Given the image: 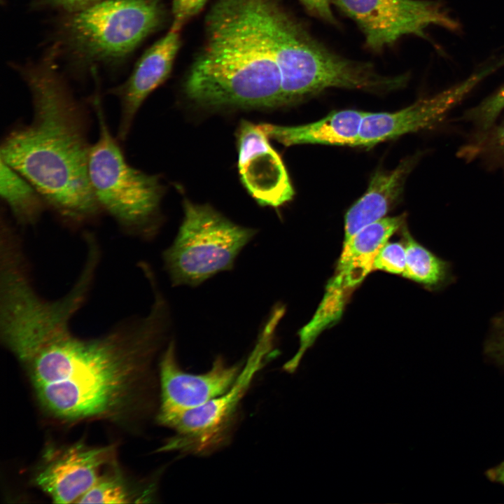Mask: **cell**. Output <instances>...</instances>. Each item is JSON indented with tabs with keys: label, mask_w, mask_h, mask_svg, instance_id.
Wrapping results in <instances>:
<instances>
[{
	"label": "cell",
	"mask_w": 504,
	"mask_h": 504,
	"mask_svg": "<svg viewBox=\"0 0 504 504\" xmlns=\"http://www.w3.org/2000/svg\"><path fill=\"white\" fill-rule=\"evenodd\" d=\"M90 262L56 300L41 296L32 274L19 270L0 282V340L27 375L46 416L62 424L123 423L147 404L155 359L168 340L169 303L158 284L146 315L119 322L101 335L71 328L97 275Z\"/></svg>",
	"instance_id": "6da1fadb"
},
{
	"label": "cell",
	"mask_w": 504,
	"mask_h": 504,
	"mask_svg": "<svg viewBox=\"0 0 504 504\" xmlns=\"http://www.w3.org/2000/svg\"><path fill=\"white\" fill-rule=\"evenodd\" d=\"M58 50L13 66L30 93L32 118L4 136L0 159L37 189L62 223L78 228L103 212L88 174L90 111L60 72Z\"/></svg>",
	"instance_id": "7a4b0ae2"
},
{
	"label": "cell",
	"mask_w": 504,
	"mask_h": 504,
	"mask_svg": "<svg viewBox=\"0 0 504 504\" xmlns=\"http://www.w3.org/2000/svg\"><path fill=\"white\" fill-rule=\"evenodd\" d=\"M184 90L207 106L285 104L282 77L262 22L260 0H216L204 21L201 50Z\"/></svg>",
	"instance_id": "3957f363"
},
{
	"label": "cell",
	"mask_w": 504,
	"mask_h": 504,
	"mask_svg": "<svg viewBox=\"0 0 504 504\" xmlns=\"http://www.w3.org/2000/svg\"><path fill=\"white\" fill-rule=\"evenodd\" d=\"M265 30L279 67L285 104L329 88L382 92L399 88L405 75L385 76L369 62L337 55L315 38L276 0H262Z\"/></svg>",
	"instance_id": "277c9868"
},
{
	"label": "cell",
	"mask_w": 504,
	"mask_h": 504,
	"mask_svg": "<svg viewBox=\"0 0 504 504\" xmlns=\"http://www.w3.org/2000/svg\"><path fill=\"white\" fill-rule=\"evenodd\" d=\"M91 107L98 122V138L91 145L88 174L97 201L125 233L152 239L159 227L162 189L158 176L130 165L111 132L97 92Z\"/></svg>",
	"instance_id": "5b68a950"
},
{
	"label": "cell",
	"mask_w": 504,
	"mask_h": 504,
	"mask_svg": "<svg viewBox=\"0 0 504 504\" xmlns=\"http://www.w3.org/2000/svg\"><path fill=\"white\" fill-rule=\"evenodd\" d=\"M256 233L207 204L185 200L178 233L162 254L172 285L196 287L232 270L237 257Z\"/></svg>",
	"instance_id": "8992f818"
},
{
	"label": "cell",
	"mask_w": 504,
	"mask_h": 504,
	"mask_svg": "<svg viewBox=\"0 0 504 504\" xmlns=\"http://www.w3.org/2000/svg\"><path fill=\"white\" fill-rule=\"evenodd\" d=\"M164 19L161 0H102L67 14L62 39L83 64L106 63L130 54Z\"/></svg>",
	"instance_id": "52a82bcc"
},
{
	"label": "cell",
	"mask_w": 504,
	"mask_h": 504,
	"mask_svg": "<svg viewBox=\"0 0 504 504\" xmlns=\"http://www.w3.org/2000/svg\"><path fill=\"white\" fill-rule=\"evenodd\" d=\"M271 332H262L232 387L224 394L192 408L158 411L157 421L174 434L160 451L206 455L222 447L230 438L241 402L270 353Z\"/></svg>",
	"instance_id": "ba28073f"
},
{
	"label": "cell",
	"mask_w": 504,
	"mask_h": 504,
	"mask_svg": "<svg viewBox=\"0 0 504 504\" xmlns=\"http://www.w3.org/2000/svg\"><path fill=\"white\" fill-rule=\"evenodd\" d=\"M363 32L365 45L379 52L407 35L425 36V29L438 25L458 29L442 6L427 0H332Z\"/></svg>",
	"instance_id": "9c48e42d"
},
{
	"label": "cell",
	"mask_w": 504,
	"mask_h": 504,
	"mask_svg": "<svg viewBox=\"0 0 504 504\" xmlns=\"http://www.w3.org/2000/svg\"><path fill=\"white\" fill-rule=\"evenodd\" d=\"M117 463L114 445L76 442L49 451L35 472L34 482L55 503H77Z\"/></svg>",
	"instance_id": "30bf717a"
},
{
	"label": "cell",
	"mask_w": 504,
	"mask_h": 504,
	"mask_svg": "<svg viewBox=\"0 0 504 504\" xmlns=\"http://www.w3.org/2000/svg\"><path fill=\"white\" fill-rule=\"evenodd\" d=\"M243 366L242 363L230 365L218 356L208 371L187 372L178 364L175 342L170 340L158 362V411L195 407L224 394L234 384Z\"/></svg>",
	"instance_id": "8fae6325"
},
{
	"label": "cell",
	"mask_w": 504,
	"mask_h": 504,
	"mask_svg": "<svg viewBox=\"0 0 504 504\" xmlns=\"http://www.w3.org/2000/svg\"><path fill=\"white\" fill-rule=\"evenodd\" d=\"M489 71L475 74L463 83L396 112H366L357 146L370 147L402 134L435 127Z\"/></svg>",
	"instance_id": "7c38bea8"
},
{
	"label": "cell",
	"mask_w": 504,
	"mask_h": 504,
	"mask_svg": "<svg viewBox=\"0 0 504 504\" xmlns=\"http://www.w3.org/2000/svg\"><path fill=\"white\" fill-rule=\"evenodd\" d=\"M238 169L243 185L260 205L278 207L292 199L286 169L260 125L248 121L240 125Z\"/></svg>",
	"instance_id": "4fadbf2b"
},
{
	"label": "cell",
	"mask_w": 504,
	"mask_h": 504,
	"mask_svg": "<svg viewBox=\"0 0 504 504\" xmlns=\"http://www.w3.org/2000/svg\"><path fill=\"white\" fill-rule=\"evenodd\" d=\"M180 46V31L169 29L143 54L128 78L109 90L120 104L119 141L126 140L144 101L168 78Z\"/></svg>",
	"instance_id": "5bb4252c"
},
{
	"label": "cell",
	"mask_w": 504,
	"mask_h": 504,
	"mask_svg": "<svg viewBox=\"0 0 504 504\" xmlns=\"http://www.w3.org/2000/svg\"><path fill=\"white\" fill-rule=\"evenodd\" d=\"M365 113L348 109L330 113L320 120L306 125H259L269 138L286 146L304 144L357 146Z\"/></svg>",
	"instance_id": "9a60e30c"
},
{
	"label": "cell",
	"mask_w": 504,
	"mask_h": 504,
	"mask_svg": "<svg viewBox=\"0 0 504 504\" xmlns=\"http://www.w3.org/2000/svg\"><path fill=\"white\" fill-rule=\"evenodd\" d=\"M414 164V160L410 159L393 170L379 171L374 174L365 194L345 215L344 241L364 227L385 216L400 195L404 181Z\"/></svg>",
	"instance_id": "2e32d148"
},
{
	"label": "cell",
	"mask_w": 504,
	"mask_h": 504,
	"mask_svg": "<svg viewBox=\"0 0 504 504\" xmlns=\"http://www.w3.org/2000/svg\"><path fill=\"white\" fill-rule=\"evenodd\" d=\"M0 193L16 225H36L48 205L37 189L23 176L0 159Z\"/></svg>",
	"instance_id": "e0dca14e"
},
{
	"label": "cell",
	"mask_w": 504,
	"mask_h": 504,
	"mask_svg": "<svg viewBox=\"0 0 504 504\" xmlns=\"http://www.w3.org/2000/svg\"><path fill=\"white\" fill-rule=\"evenodd\" d=\"M153 491L136 490L126 479L118 463L109 467L77 503H144Z\"/></svg>",
	"instance_id": "ac0fdd59"
},
{
	"label": "cell",
	"mask_w": 504,
	"mask_h": 504,
	"mask_svg": "<svg viewBox=\"0 0 504 504\" xmlns=\"http://www.w3.org/2000/svg\"><path fill=\"white\" fill-rule=\"evenodd\" d=\"M406 267L402 276L428 286H435L447 274V265L416 242L407 230L404 232Z\"/></svg>",
	"instance_id": "d6986e66"
},
{
	"label": "cell",
	"mask_w": 504,
	"mask_h": 504,
	"mask_svg": "<svg viewBox=\"0 0 504 504\" xmlns=\"http://www.w3.org/2000/svg\"><path fill=\"white\" fill-rule=\"evenodd\" d=\"M470 160L481 158L504 165V120L477 134L460 151Z\"/></svg>",
	"instance_id": "ffe728a7"
},
{
	"label": "cell",
	"mask_w": 504,
	"mask_h": 504,
	"mask_svg": "<svg viewBox=\"0 0 504 504\" xmlns=\"http://www.w3.org/2000/svg\"><path fill=\"white\" fill-rule=\"evenodd\" d=\"M504 109V85L493 95L470 109L466 118L485 130L494 124L498 115Z\"/></svg>",
	"instance_id": "44dd1931"
},
{
	"label": "cell",
	"mask_w": 504,
	"mask_h": 504,
	"mask_svg": "<svg viewBox=\"0 0 504 504\" xmlns=\"http://www.w3.org/2000/svg\"><path fill=\"white\" fill-rule=\"evenodd\" d=\"M405 267V246L398 242H386L378 251L373 262V270L396 274H403Z\"/></svg>",
	"instance_id": "7402d4cb"
},
{
	"label": "cell",
	"mask_w": 504,
	"mask_h": 504,
	"mask_svg": "<svg viewBox=\"0 0 504 504\" xmlns=\"http://www.w3.org/2000/svg\"><path fill=\"white\" fill-rule=\"evenodd\" d=\"M209 0H173L170 29L181 31L183 25L197 15Z\"/></svg>",
	"instance_id": "603a6c76"
},
{
	"label": "cell",
	"mask_w": 504,
	"mask_h": 504,
	"mask_svg": "<svg viewBox=\"0 0 504 504\" xmlns=\"http://www.w3.org/2000/svg\"><path fill=\"white\" fill-rule=\"evenodd\" d=\"M307 10L323 21L335 24L337 20L332 11L330 0H299Z\"/></svg>",
	"instance_id": "cb8c5ba5"
},
{
	"label": "cell",
	"mask_w": 504,
	"mask_h": 504,
	"mask_svg": "<svg viewBox=\"0 0 504 504\" xmlns=\"http://www.w3.org/2000/svg\"><path fill=\"white\" fill-rule=\"evenodd\" d=\"M42 5L69 13L86 8L102 0H38Z\"/></svg>",
	"instance_id": "d4e9b609"
},
{
	"label": "cell",
	"mask_w": 504,
	"mask_h": 504,
	"mask_svg": "<svg viewBox=\"0 0 504 504\" xmlns=\"http://www.w3.org/2000/svg\"><path fill=\"white\" fill-rule=\"evenodd\" d=\"M486 475L491 481L504 484V461L489 469L486 472Z\"/></svg>",
	"instance_id": "484cf974"
},
{
	"label": "cell",
	"mask_w": 504,
	"mask_h": 504,
	"mask_svg": "<svg viewBox=\"0 0 504 504\" xmlns=\"http://www.w3.org/2000/svg\"><path fill=\"white\" fill-rule=\"evenodd\" d=\"M497 349L502 358H504V327L500 337Z\"/></svg>",
	"instance_id": "4316f807"
}]
</instances>
